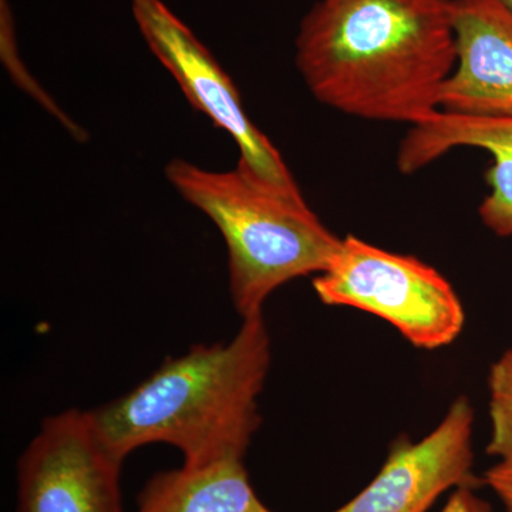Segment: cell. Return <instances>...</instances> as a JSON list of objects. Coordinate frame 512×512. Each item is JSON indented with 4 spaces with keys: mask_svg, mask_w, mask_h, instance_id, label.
I'll list each match as a JSON object with an SVG mask.
<instances>
[{
    "mask_svg": "<svg viewBox=\"0 0 512 512\" xmlns=\"http://www.w3.org/2000/svg\"><path fill=\"white\" fill-rule=\"evenodd\" d=\"M454 0H319L296 37V66L319 103L419 126L457 62Z\"/></svg>",
    "mask_w": 512,
    "mask_h": 512,
    "instance_id": "1",
    "label": "cell"
},
{
    "mask_svg": "<svg viewBox=\"0 0 512 512\" xmlns=\"http://www.w3.org/2000/svg\"><path fill=\"white\" fill-rule=\"evenodd\" d=\"M264 316L242 319L227 343L195 345L113 402L90 410L101 439L126 460L148 444L178 448L184 466L245 460L271 367Z\"/></svg>",
    "mask_w": 512,
    "mask_h": 512,
    "instance_id": "2",
    "label": "cell"
},
{
    "mask_svg": "<svg viewBox=\"0 0 512 512\" xmlns=\"http://www.w3.org/2000/svg\"><path fill=\"white\" fill-rule=\"evenodd\" d=\"M165 177L225 239L229 291L242 319L262 315L276 289L322 274L338 254L342 238L319 220L301 190L271 183L242 160L229 171H208L174 158Z\"/></svg>",
    "mask_w": 512,
    "mask_h": 512,
    "instance_id": "3",
    "label": "cell"
},
{
    "mask_svg": "<svg viewBox=\"0 0 512 512\" xmlns=\"http://www.w3.org/2000/svg\"><path fill=\"white\" fill-rule=\"evenodd\" d=\"M328 306L379 316L416 348L439 349L458 338L466 313L453 285L433 266L348 235L332 264L313 279Z\"/></svg>",
    "mask_w": 512,
    "mask_h": 512,
    "instance_id": "4",
    "label": "cell"
},
{
    "mask_svg": "<svg viewBox=\"0 0 512 512\" xmlns=\"http://www.w3.org/2000/svg\"><path fill=\"white\" fill-rule=\"evenodd\" d=\"M92 412L42 423L18 463V512H123L121 467Z\"/></svg>",
    "mask_w": 512,
    "mask_h": 512,
    "instance_id": "5",
    "label": "cell"
},
{
    "mask_svg": "<svg viewBox=\"0 0 512 512\" xmlns=\"http://www.w3.org/2000/svg\"><path fill=\"white\" fill-rule=\"evenodd\" d=\"M131 10L153 55L191 106L237 143L239 160L271 183L299 191L281 153L249 119L231 77L183 20L163 0H131Z\"/></svg>",
    "mask_w": 512,
    "mask_h": 512,
    "instance_id": "6",
    "label": "cell"
},
{
    "mask_svg": "<svg viewBox=\"0 0 512 512\" xmlns=\"http://www.w3.org/2000/svg\"><path fill=\"white\" fill-rule=\"evenodd\" d=\"M473 424V407L458 397L429 436L417 443L397 440L377 476L335 512H427L448 490L480 487L484 480L473 473Z\"/></svg>",
    "mask_w": 512,
    "mask_h": 512,
    "instance_id": "7",
    "label": "cell"
},
{
    "mask_svg": "<svg viewBox=\"0 0 512 512\" xmlns=\"http://www.w3.org/2000/svg\"><path fill=\"white\" fill-rule=\"evenodd\" d=\"M457 62L439 109L484 119H512V8L507 0H454Z\"/></svg>",
    "mask_w": 512,
    "mask_h": 512,
    "instance_id": "8",
    "label": "cell"
},
{
    "mask_svg": "<svg viewBox=\"0 0 512 512\" xmlns=\"http://www.w3.org/2000/svg\"><path fill=\"white\" fill-rule=\"evenodd\" d=\"M458 147L481 148L493 163L485 173L488 194L480 205L485 227L512 238V119L464 117L437 111L430 120L410 127L400 143L397 167L413 174Z\"/></svg>",
    "mask_w": 512,
    "mask_h": 512,
    "instance_id": "9",
    "label": "cell"
},
{
    "mask_svg": "<svg viewBox=\"0 0 512 512\" xmlns=\"http://www.w3.org/2000/svg\"><path fill=\"white\" fill-rule=\"evenodd\" d=\"M136 512H274L256 495L244 460L184 466L151 477Z\"/></svg>",
    "mask_w": 512,
    "mask_h": 512,
    "instance_id": "10",
    "label": "cell"
},
{
    "mask_svg": "<svg viewBox=\"0 0 512 512\" xmlns=\"http://www.w3.org/2000/svg\"><path fill=\"white\" fill-rule=\"evenodd\" d=\"M0 55L10 76L23 92L30 94L47 113L52 114L74 140L79 143H86L89 140L87 131L60 109L59 104L36 82L35 77L29 73L25 63L20 59L15 23H13L8 0H0Z\"/></svg>",
    "mask_w": 512,
    "mask_h": 512,
    "instance_id": "11",
    "label": "cell"
},
{
    "mask_svg": "<svg viewBox=\"0 0 512 512\" xmlns=\"http://www.w3.org/2000/svg\"><path fill=\"white\" fill-rule=\"evenodd\" d=\"M490 387V456L512 458V349L494 363L488 377Z\"/></svg>",
    "mask_w": 512,
    "mask_h": 512,
    "instance_id": "12",
    "label": "cell"
},
{
    "mask_svg": "<svg viewBox=\"0 0 512 512\" xmlns=\"http://www.w3.org/2000/svg\"><path fill=\"white\" fill-rule=\"evenodd\" d=\"M483 480L500 498L505 511L512 512V458L500 460V463L485 471Z\"/></svg>",
    "mask_w": 512,
    "mask_h": 512,
    "instance_id": "13",
    "label": "cell"
},
{
    "mask_svg": "<svg viewBox=\"0 0 512 512\" xmlns=\"http://www.w3.org/2000/svg\"><path fill=\"white\" fill-rule=\"evenodd\" d=\"M477 488L458 487L440 512H493L491 505L476 493Z\"/></svg>",
    "mask_w": 512,
    "mask_h": 512,
    "instance_id": "14",
    "label": "cell"
},
{
    "mask_svg": "<svg viewBox=\"0 0 512 512\" xmlns=\"http://www.w3.org/2000/svg\"><path fill=\"white\" fill-rule=\"evenodd\" d=\"M507 3H508V5H510V6H511V8H512V0H507Z\"/></svg>",
    "mask_w": 512,
    "mask_h": 512,
    "instance_id": "15",
    "label": "cell"
}]
</instances>
